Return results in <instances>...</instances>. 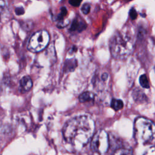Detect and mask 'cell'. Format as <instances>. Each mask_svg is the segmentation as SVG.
<instances>
[{"label":"cell","mask_w":155,"mask_h":155,"mask_svg":"<svg viewBox=\"0 0 155 155\" xmlns=\"http://www.w3.org/2000/svg\"><path fill=\"white\" fill-rule=\"evenodd\" d=\"M139 82L141 86L145 88H148L150 87V84L146 74H142L139 78Z\"/></svg>","instance_id":"15"},{"label":"cell","mask_w":155,"mask_h":155,"mask_svg":"<svg viewBox=\"0 0 155 155\" xmlns=\"http://www.w3.org/2000/svg\"><path fill=\"white\" fill-rule=\"evenodd\" d=\"M6 4L4 0H0V19L2 14L5 12Z\"/></svg>","instance_id":"17"},{"label":"cell","mask_w":155,"mask_h":155,"mask_svg":"<svg viewBox=\"0 0 155 155\" xmlns=\"http://www.w3.org/2000/svg\"><path fill=\"white\" fill-rule=\"evenodd\" d=\"M20 85L24 91H28L32 87L33 82L30 76H25L21 78L20 81Z\"/></svg>","instance_id":"8"},{"label":"cell","mask_w":155,"mask_h":155,"mask_svg":"<svg viewBox=\"0 0 155 155\" xmlns=\"http://www.w3.org/2000/svg\"><path fill=\"white\" fill-rule=\"evenodd\" d=\"M134 137L137 143L143 145L155 142V124L143 117H137L134 124Z\"/></svg>","instance_id":"3"},{"label":"cell","mask_w":155,"mask_h":155,"mask_svg":"<svg viewBox=\"0 0 155 155\" xmlns=\"http://www.w3.org/2000/svg\"><path fill=\"white\" fill-rule=\"evenodd\" d=\"M77 61L75 59H70L65 61L64 70L65 71H73L77 67Z\"/></svg>","instance_id":"10"},{"label":"cell","mask_w":155,"mask_h":155,"mask_svg":"<svg viewBox=\"0 0 155 155\" xmlns=\"http://www.w3.org/2000/svg\"><path fill=\"white\" fill-rule=\"evenodd\" d=\"M129 15L131 19H135L137 16V13L134 8H131L129 12Z\"/></svg>","instance_id":"18"},{"label":"cell","mask_w":155,"mask_h":155,"mask_svg":"<svg viewBox=\"0 0 155 155\" xmlns=\"http://www.w3.org/2000/svg\"><path fill=\"white\" fill-rule=\"evenodd\" d=\"M94 128V122L90 116H78L66 122L62 130L63 136L67 142L81 149L91 140Z\"/></svg>","instance_id":"1"},{"label":"cell","mask_w":155,"mask_h":155,"mask_svg":"<svg viewBox=\"0 0 155 155\" xmlns=\"http://www.w3.org/2000/svg\"><path fill=\"white\" fill-rule=\"evenodd\" d=\"M94 98V95L93 93L90 91H85L80 94L79 97V100L81 102L84 103L89 102L91 100H93Z\"/></svg>","instance_id":"11"},{"label":"cell","mask_w":155,"mask_h":155,"mask_svg":"<svg viewBox=\"0 0 155 155\" xmlns=\"http://www.w3.org/2000/svg\"><path fill=\"white\" fill-rule=\"evenodd\" d=\"M111 107L116 111L121 110L124 107V103L122 101L117 99H112L111 102Z\"/></svg>","instance_id":"12"},{"label":"cell","mask_w":155,"mask_h":155,"mask_svg":"<svg viewBox=\"0 0 155 155\" xmlns=\"http://www.w3.org/2000/svg\"><path fill=\"white\" fill-rule=\"evenodd\" d=\"M133 97L137 102H143L147 101L145 93L140 88H135L133 91Z\"/></svg>","instance_id":"9"},{"label":"cell","mask_w":155,"mask_h":155,"mask_svg":"<svg viewBox=\"0 0 155 155\" xmlns=\"http://www.w3.org/2000/svg\"><path fill=\"white\" fill-rule=\"evenodd\" d=\"M90 145L92 151L94 153L100 154L106 153L110 147L108 134L103 130H98L93 134Z\"/></svg>","instance_id":"5"},{"label":"cell","mask_w":155,"mask_h":155,"mask_svg":"<svg viewBox=\"0 0 155 155\" xmlns=\"http://www.w3.org/2000/svg\"><path fill=\"white\" fill-rule=\"evenodd\" d=\"M85 28V22L81 18H74L73 21L70 28V30L71 31L81 32L82 30H84Z\"/></svg>","instance_id":"6"},{"label":"cell","mask_w":155,"mask_h":155,"mask_svg":"<svg viewBox=\"0 0 155 155\" xmlns=\"http://www.w3.org/2000/svg\"><path fill=\"white\" fill-rule=\"evenodd\" d=\"M109 47L111 54L114 58L123 60L133 52L134 41L130 35L117 32L110 39Z\"/></svg>","instance_id":"2"},{"label":"cell","mask_w":155,"mask_h":155,"mask_svg":"<svg viewBox=\"0 0 155 155\" xmlns=\"http://www.w3.org/2000/svg\"><path fill=\"white\" fill-rule=\"evenodd\" d=\"M15 13L17 15H22L25 12V10L24 9L23 7H16L15 10Z\"/></svg>","instance_id":"19"},{"label":"cell","mask_w":155,"mask_h":155,"mask_svg":"<svg viewBox=\"0 0 155 155\" xmlns=\"http://www.w3.org/2000/svg\"><path fill=\"white\" fill-rule=\"evenodd\" d=\"M143 155H155V147H151Z\"/></svg>","instance_id":"21"},{"label":"cell","mask_w":155,"mask_h":155,"mask_svg":"<svg viewBox=\"0 0 155 155\" xmlns=\"http://www.w3.org/2000/svg\"><path fill=\"white\" fill-rule=\"evenodd\" d=\"M112 155H133L131 150L125 148H117Z\"/></svg>","instance_id":"13"},{"label":"cell","mask_w":155,"mask_h":155,"mask_svg":"<svg viewBox=\"0 0 155 155\" xmlns=\"http://www.w3.org/2000/svg\"><path fill=\"white\" fill-rule=\"evenodd\" d=\"M21 27L25 31H30L33 27V23L31 21L28 20L21 22Z\"/></svg>","instance_id":"14"},{"label":"cell","mask_w":155,"mask_h":155,"mask_svg":"<svg viewBox=\"0 0 155 155\" xmlns=\"http://www.w3.org/2000/svg\"><path fill=\"white\" fill-rule=\"evenodd\" d=\"M90 11V5L88 3L84 4L82 7H81V12L84 14V15H87L89 13Z\"/></svg>","instance_id":"16"},{"label":"cell","mask_w":155,"mask_h":155,"mask_svg":"<svg viewBox=\"0 0 155 155\" xmlns=\"http://www.w3.org/2000/svg\"><path fill=\"white\" fill-rule=\"evenodd\" d=\"M67 15V10L66 7H62L61 8L60 13L57 16L56 20L58 21L57 27L59 28H64L68 24V21L65 20L64 18Z\"/></svg>","instance_id":"7"},{"label":"cell","mask_w":155,"mask_h":155,"mask_svg":"<svg viewBox=\"0 0 155 155\" xmlns=\"http://www.w3.org/2000/svg\"><path fill=\"white\" fill-rule=\"evenodd\" d=\"M50 41L48 33L44 30H41L35 33L30 38L27 48L33 53L43 50L48 45Z\"/></svg>","instance_id":"4"},{"label":"cell","mask_w":155,"mask_h":155,"mask_svg":"<svg viewBox=\"0 0 155 155\" xmlns=\"http://www.w3.org/2000/svg\"><path fill=\"white\" fill-rule=\"evenodd\" d=\"M82 0H69V3L74 7H78Z\"/></svg>","instance_id":"20"}]
</instances>
